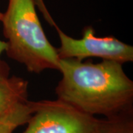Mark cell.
<instances>
[{"label":"cell","instance_id":"cell-5","mask_svg":"<svg viewBox=\"0 0 133 133\" xmlns=\"http://www.w3.org/2000/svg\"><path fill=\"white\" fill-rule=\"evenodd\" d=\"M28 81L18 76L0 74V117L18 104L28 101Z\"/></svg>","mask_w":133,"mask_h":133},{"label":"cell","instance_id":"cell-3","mask_svg":"<svg viewBox=\"0 0 133 133\" xmlns=\"http://www.w3.org/2000/svg\"><path fill=\"white\" fill-rule=\"evenodd\" d=\"M101 121L60 100H44L34 101L22 133H100Z\"/></svg>","mask_w":133,"mask_h":133},{"label":"cell","instance_id":"cell-8","mask_svg":"<svg viewBox=\"0 0 133 133\" xmlns=\"http://www.w3.org/2000/svg\"><path fill=\"white\" fill-rule=\"evenodd\" d=\"M2 17V14L0 12V21ZM8 48V44L6 42H3L2 40H0V74H5V75H8V66L5 64L4 62L2 61L1 59V56L2 54V52L4 51L7 50Z\"/></svg>","mask_w":133,"mask_h":133},{"label":"cell","instance_id":"cell-2","mask_svg":"<svg viewBox=\"0 0 133 133\" xmlns=\"http://www.w3.org/2000/svg\"><path fill=\"white\" fill-rule=\"evenodd\" d=\"M35 5L34 0H9L1 19L8 40L6 52L30 72L40 73L48 69L58 70L60 59L56 48L44 32Z\"/></svg>","mask_w":133,"mask_h":133},{"label":"cell","instance_id":"cell-1","mask_svg":"<svg viewBox=\"0 0 133 133\" xmlns=\"http://www.w3.org/2000/svg\"><path fill=\"white\" fill-rule=\"evenodd\" d=\"M123 64L103 60L98 64L60 59L62 78L58 99L92 116L106 118L133 112V81Z\"/></svg>","mask_w":133,"mask_h":133},{"label":"cell","instance_id":"cell-4","mask_svg":"<svg viewBox=\"0 0 133 133\" xmlns=\"http://www.w3.org/2000/svg\"><path fill=\"white\" fill-rule=\"evenodd\" d=\"M48 21L54 26L60 38L61 44L56 49L59 59L73 58L83 62L87 58L97 57L105 61L124 64L133 61V47L113 36L97 37L92 27L83 30L80 39L72 38L60 30L51 17Z\"/></svg>","mask_w":133,"mask_h":133},{"label":"cell","instance_id":"cell-7","mask_svg":"<svg viewBox=\"0 0 133 133\" xmlns=\"http://www.w3.org/2000/svg\"><path fill=\"white\" fill-rule=\"evenodd\" d=\"M100 133H133L132 112L101 119Z\"/></svg>","mask_w":133,"mask_h":133},{"label":"cell","instance_id":"cell-6","mask_svg":"<svg viewBox=\"0 0 133 133\" xmlns=\"http://www.w3.org/2000/svg\"><path fill=\"white\" fill-rule=\"evenodd\" d=\"M34 108V101L18 104L0 117V133H13L15 129L27 124Z\"/></svg>","mask_w":133,"mask_h":133}]
</instances>
